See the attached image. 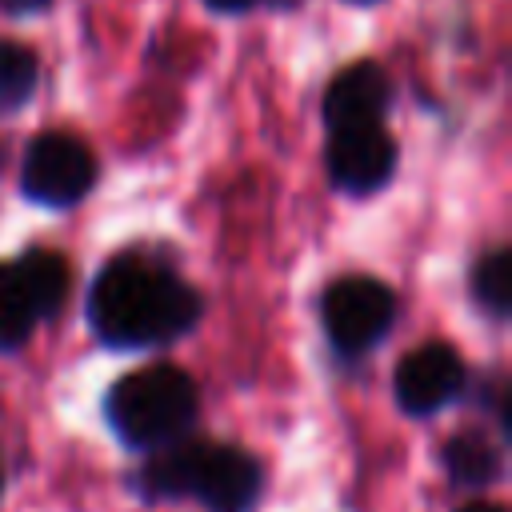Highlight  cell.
Masks as SVG:
<instances>
[{
  "label": "cell",
  "instance_id": "1",
  "mask_svg": "<svg viewBox=\"0 0 512 512\" xmlns=\"http://www.w3.org/2000/svg\"><path fill=\"white\" fill-rule=\"evenodd\" d=\"M200 320V292L144 252L112 256L88 288V324L104 348H156L188 336Z\"/></svg>",
  "mask_w": 512,
  "mask_h": 512
},
{
  "label": "cell",
  "instance_id": "2",
  "mask_svg": "<svg viewBox=\"0 0 512 512\" xmlns=\"http://www.w3.org/2000/svg\"><path fill=\"white\" fill-rule=\"evenodd\" d=\"M132 488L140 500L192 496L208 512H252L264 492V468L244 448L180 436L148 452V460L132 472Z\"/></svg>",
  "mask_w": 512,
  "mask_h": 512
},
{
  "label": "cell",
  "instance_id": "3",
  "mask_svg": "<svg viewBox=\"0 0 512 512\" xmlns=\"http://www.w3.org/2000/svg\"><path fill=\"white\" fill-rule=\"evenodd\" d=\"M200 400L196 384L176 364H148L132 376H120L104 396V420L124 448H164L196 424Z\"/></svg>",
  "mask_w": 512,
  "mask_h": 512
},
{
  "label": "cell",
  "instance_id": "4",
  "mask_svg": "<svg viewBox=\"0 0 512 512\" xmlns=\"http://www.w3.org/2000/svg\"><path fill=\"white\" fill-rule=\"evenodd\" d=\"M320 320L336 352L360 356L388 336L396 320V296L372 276H340L320 296Z\"/></svg>",
  "mask_w": 512,
  "mask_h": 512
},
{
  "label": "cell",
  "instance_id": "5",
  "mask_svg": "<svg viewBox=\"0 0 512 512\" xmlns=\"http://www.w3.org/2000/svg\"><path fill=\"white\" fill-rule=\"evenodd\" d=\"M96 184V156L72 132H40L24 148L20 192L44 208H72Z\"/></svg>",
  "mask_w": 512,
  "mask_h": 512
},
{
  "label": "cell",
  "instance_id": "6",
  "mask_svg": "<svg viewBox=\"0 0 512 512\" xmlns=\"http://www.w3.org/2000/svg\"><path fill=\"white\" fill-rule=\"evenodd\" d=\"M396 140L384 124H356V128H332L324 164L328 180L348 196H372L380 192L396 172Z\"/></svg>",
  "mask_w": 512,
  "mask_h": 512
},
{
  "label": "cell",
  "instance_id": "7",
  "mask_svg": "<svg viewBox=\"0 0 512 512\" xmlns=\"http://www.w3.org/2000/svg\"><path fill=\"white\" fill-rule=\"evenodd\" d=\"M392 392L396 404L408 416H432L440 408H448L460 392H464V360L456 348L448 344H420L412 348L392 376Z\"/></svg>",
  "mask_w": 512,
  "mask_h": 512
},
{
  "label": "cell",
  "instance_id": "8",
  "mask_svg": "<svg viewBox=\"0 0 512 512\" xmlns=\"http://www.w3.org/2000/svg\"><path fill=\"white\" fill-rule=\"evenodd\" d=\"M388 108H392V80L376 60H356L340 68L320 104L328 132L356 124H384Z\"/></svg>",
  "mask_w": 512,
  "mask_h": 512
},
{
  "label": "cell",
  "instance_id": "9",
  "mask_svg": "<svg viewBox=\"0 0 512 512\" xmlns=\"http://www.w3.org/2000/svg\"><path fill=\"white\" fill-rule=\"evenodd\" d=\"M440 464H444L448 480L460 484V488H488L504 476V452L480 428H460L440 448Z\"/></svg>",
  "mask_w": 512,
  "mask_h": 512
},
{
  "label": "cell",
  "instance_id": "10",
  "mask_svg": "<svg viewBox=\"0 0 512 512\" xmlns=\"http://www.w3.org/2000/svg\"><path fill=\"white\" fill-rule=\"evenodd\" d=\"M36 324H40V308L28 292L20 264L16 260L0 264V352H16Z\"/></svg>",
  "mask_w": 512,
  "mask_h": 512
},
{
  "label": "cell",
  "instance_id": "11",
  "mask_svg": "<svg viewBox=\"0 0 512 512\" xmlns=\"http://www.w3.org/2000/svg\"><path fill=\"white\" fill-rule=\"evenodd\" d=\"M16 264H20L24 280H28V292H32V300H36V308H40V320L56 316L60 304L68 300V284H72V276H68V260H64L60 252L32 248V252L16 256Z\"/></svg>",
  "mask_w": 512,
  "mask_h": 512
},
{
  "label": "cell",
  "instance_id": "12",
  "mask_svg": "<svg viewBox=\"0 0 512 512\" xmlns=\"http://www.w3.org/2000/svg\"><path fill=\"white\" fill-rule=\"evenodd\" d=\"M468 292L472 304L496 320H504L512 312V252L508 248H492L472 264L468 276Z\"/></svg>",
  "mask_w": 512,
  "mask_h": 512
},
{
  "label": "cell",
  "instance_id": "13",
  "mask_svg": "<svg viewBox=\"0 0 512 512\" xmlns=\"http://www.w3.org/2000/svg\"><path fill=\"white\" fill-rule=\"evenodd\" d=\"M40 84V64L32 56V48L16 44V40H0V108L16 112L36 96Z\"/></svg>",
  "mask_w": 512,
  "mask_h": 512
},
{
  "label": "cell",
  "instance_id": "14",
  "mask_svg": "<svg viewBox=\"0 0 512 512\" xmlns=\"http://www.w3.org/2000/svg\"><path fill=\"white\" fill-rule=\"evenodd\" d=\"M52 0H0V12L4 16H36V12H44Z\"/></svg>",
  "mask_w": 512,
  "mask_h": 512
},
{
  "label": "cell",
  "instance_id": "15",
  "mask_svg": "<svg viewBox=\"0 0 512 512\" xmlns=\"http://www.w3.org/2000/svg\"><path fill=\"white\" fill-rule=\"evenodd\" d=\"M212 12H224V16H236V12H248L256 0H204Z\"/></svg>",
  "mask_w": 512,
  "mask_h": 512
},
{
  "label": "cell",
  "instance_id": "16",
  "mask_svg": "<svg viewBox=\"0 0 512 512\" xmlns=\"http://www.w3.org/2000/svg\"><path fill=\"white\" fill-rule=\"evenodd\" d=\"M460 512H504L500 504H488V500H476V504H464Z\"/></svg>",
  "mask_w": 512,
  "mask_h": 512
},
{
  "label": "cell",
  "instance_id": "17",
  "mask_svg": "<svg viewBox=\"0 0 512 512\" xmlns=\"http://www.w3.org/2000/svg\"><path fill=\"white\" fill-rule=\"evenodd\" d=\"M0 492H4V460H0Z\"/></svg>",
  "mask_w": 512,
  "mask_h": 512
},
{
  "label": "cell",
  "instance_id": "18",
  "mask_svg": "<svg viewBox=\"0 0 512 512\" xmlns=\"http://www.w3.org/2000/svg\"><path fill=\"white\" fill-rule=\"evenodd\" d=\"M348 4H380V0H348Z\"/></svg>",
  "mask_w": 512,
  "mask_h": 512
}]
</instances>
